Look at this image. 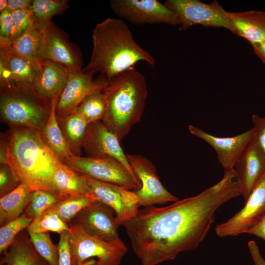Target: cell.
Returning <instances> with one entry per match:
<instances>
[{
	"label": "cell",
	"instance_id": "1",
	"mask_svg": "<svg viewBox=\"0 0 265 265\" xmlns=\"http://www.w3.org/2000/svg\"><path fill=\"white\" fill-rule=\"evenodd\" d=\"M235 170L199 194L163 207L138 210L123 226L142 265H157L196 248L213 223L217 210L241 195Z\"/></svg>",
	"mask_w": 265,
	"mask_h": 265
},
{
	"label": "cell",
	"instance_id": "2",
	"mask_svg": "<svg viewBox=\"0 0 265 265\" xmlns=\"http://www.w3.org/2000/svg\"><path fill=\"white\" fill-rule=\"evenodd\" d=\"M92 36V53L89 62L82 69L84 72H99L110 80L139 62L150 66L155 64L154 57L137 44L122 20L106 19L96 24Z\"/></svg>",
	"mask_w": 265,
	"mask_h": 265
},
{
	"label": "cell",
	"instance_id": "3",
	"mask_svg": "<svg viewBox=\"0 0 265 265\" xmlns=\"http://www.w3.org/2000/svg\"><path fill=\"white\" fill-rule=\"evenodd\" d=\"M7 132V164L17 180L32 191L43 189L57 195L53 177L62 162L46 144L40 132L10 126Z\"/></svg>",
	"mask_w": 265,
	"mask_h": 265
},
{
	"label": "cell",
	"instance_id": "4",
	"mask_svg": "<svg viewBox=\"0 0 265 265\" xmlns=\"http://www.w3.org/2000/svg\"><path fill=\"white\" fill-rule=\"evenodd\" d=\"M104 93L106 107L102 121L121 140L141 120L148 95L145 78L131 68L110 79Z\"/></svg>",
	"mask_w": 265,
	"mask_h": 265
},
{
	"label": "cell",
	"instance_id": "5",
	"mask_svg": "<svg viewBox=\"0 0 265 265\" xmlns=\"http://www.w3.org/2000/svg\"><path fill=\"white\" fill-rule=\"evenodd\" d=\"M52 100L42 96L32 83L15 81L0 83L1 120L9 127L41 132L49 117Z\"/></svg>",
	"mask_w": 265,
	"mask_h": 265
},
{
	"label": "cell",
	"instance_id": "6",
	"mask_svg": "<svg viewBox=\"0 0 265 265\" xmlns=\"http://www.w3.org/2000/svg\"><path fill=\"white\" fill-rule=\"evenodd\" d=\"M63 163L74 171L98 181L132 190L141 187L140 182L136 175L121 162L112 159L73 155Z\"/></svg>",
	"mask_w": 265,
	"mask_h": 265
},
{
	"label": "cell",
	"instance_id": "7",
	"mask_svg": "<svg viewBox=\"0 0 265 265\" xmlns=\"http://www.w3.org/2000/svg\"><path fill=\"white\" fill-rule=\"evenodd\" d=\"M69 226L72 265H81L93 258L101 265H120L127 252L125 245L108 242L88 234L79 227Z\"/></svg>",
	"mask_w": 265,
	"mask_h": 265
},
{
	"label": "cell",
	"instance_id": "8",
	"mask_svg": "<svg viewBox=\"0 0 265 265\" xmlns=\"http://www.w3.org/2000/svg\"><path fill=\"white\" fill-rule=\"evenodd\" d=\"M164 4L177 15L183 30L200 25L225 28L233 33L230 12L217 0L207 3L198 0H167Z\"/></svg>",
	"mask_w": 265,
	"mask_h": 265
},
{
	"label": "cell",
	"instance_id": "9",
	"mask_svg": "<svg viewBox=\"0 0 265 265\" xmlns=\"http://www.w3.org/2000/svg\"><path fill=\"white\" fill-rule=\"evenodd\" d=\"M38 60H49L68 72L82 70V58L79 49L70 42L65 32L51 22L42 32Z\"/></svg>",
	"mask_w": 265,
	"mask_h": 265
},
{
	"label": "cell",
	"instance_id": "10",
	"mask_svg": "<svg viewBox=\"0 0 265 265\" xmlns=\"http://www.w3.org/2000/svg\"><path fill=\"white\" fill-rule=\"evenodd\" d=\"M126 156L141 183V187L133 190L138 198L139 207L173 203L179 200L162 185L151 161L139 155L126 154Z\"/></svg>",
	"mask_w": 265,
	"mask_h": 265
},
{
	"label": "cell",
	"instance_id": "11",
	"mask_svg": "<svg viewBox=\"0 0 265 265\" xmlns=\"http://www.w3.org/2000/svg\"><path fill=\"white\" fill-rule=\"evenodd\" d=\"M81 228L88 234L108 242L125 245L118 233L115 213L107 205L98 201L80 211L68 224Z\"/></svg>",
	"mask_w": 265,
	"mask_h": 265
},
{
	"label": "cell",
	"instance_id": "12",
	"mask_svg": "<svg viewBox=\"0 0 265 265\" xmlns=\"http://www.w3.org/2000/svg\"><path fill=\"white\" fill-rule=\"evenodd\" d=\"M109 82L110 80L102 75L94 79V74L82 70L69 72L66 83L57 100V117H64L74 111L86 97L103 91Z\"/></svg>",
	"mask_w": 265,
	"mask_h": 265
},
{
	"label": "cell",
	"instance_id": "13",
	"mask_svg": "<svg viewBox=\"0 0 265 265\" xmlns=\"http://www.w3.org/2000/svg\"><path fill=\"white\" fill-rule=\"evenodd\" d=\"M111 10L119 17L136 25H180L177 15L157 0H110Z\"/></svg>",
	"mask_w": 265,
	"mask_h": 265
},
{
	"label": "cell",
	"instance_id": "14",
	"mask_svg": "<svg viewBox=\"0 0 265 265\" xmlns=\"http://www.w3.org/2000/svg\"><path fill=\"white\" fill-rule=\"evenodd\" d=\"M84 177L88 194L113 210L119 227L136 213L138 198L133 190Z\"/></svg>",
	"mask_w": 265,
	"mask_h": 265
},
{
	"label": "cell",
	"instance_id": "15",
	"mask_svg": "<svg viewBox=\"0 0 265 265\" xmlns=\"http://www.w3.org/2000/svg\"><path fill=\"white\" fill-rule=\"evenodd\" d=\"M265 214V173L254 187L244 206L227 221L218 224L216 234L220 238L246 233Z\"/></svg>",
	"mask_w": 265,
	"mask_h": 265
},
{
	"label": "cell",
	"instance_id": "16",
	"mask_svg": "<svg viewBox=\"0 0 265 265\" xmlns=\"http://www.w3.org/2000/svg\"><path fill=\"white\" fill-rule=\"evenodd\" d=\"M120 141L102 120L97 121L88 124L83 150L87 157L116 160L134 174Z\"/></svg>",
	"mask_w": 265,
	"mask_h": 265
},
{
	"label": "cell",
	"instance_id": "17",
	"mask_svg": "<svg viewBox=\"0 0 265 265\" xmlns=\"http://www.w3.org/2000/svg\"><path fill=\"white\" fill-rule=\"evenodd\" d=\"M188 130L213 148L224 173L234 169L237 160L254 136L253 128L237 135L223 137L214 136L191 125H189Z\"/></svg>",
	"mask_w": 265,
	"mask_h": 265
},
{
	"label": "cell",
	"instance_id": "18",
	"mask_svg": "<svg viewBox=\"0 0 265 265\" xmlns=\"http://www.w3.org/2000/svg\"><path fill=\"white\" fill-rule=\"evenodd\" d=\"M234 170L236 181L245 202L265 173V153L254 136L237 160Z\"/></svg>",
	"mask_w": 265,
	"mask_h": 265
},
{
	"label": "cell",
	"instance_id": "19",
	"mask_svg": "<svg viewBox=\"0 0 265 265\" xmlns=\"http://www.w3.org/2000/svg\"><path fill=\"white\" fill-rule=\"evenodd\" d=\"M233 33L242 37L252 46L265 41V12L247 10L230 12Z\"/></svg>",
	"mask_w": 265,
	"mask_h": 265
},
{
	"label": "cell",
	"instance_id": "20",
	"mask_svg": "<svg viewBox=\"0 0 265 265\" xmlns=\"http://www.w3.org/2000/svg\"><path fill=\"white\" fill-rule=\"evenodd\" d=\"M69 72L49 60H40V69L33 84L44 97L52 100L59 96L67 81Z\"/></svg>",
	"mask_w": 265,
	"mask_h": 265
},
{
	"label": "cell",
	"instance_id": "21",
	"mask_svg": "<svg viewBox=\"0 0 265 265\" xmlns=\"http://www.w3.org/2000/svg\"><path fill=\"white\" fill-rule=\"evenodd\" d=\"M2 255L0 265H50L34 248L27 230L18 234Z\"/></svg>",
	"mask_w": 265,
	"mask_h": 265
},
{
	"label": "cell",
	"instance_id": "22",
	"mask_svg": "<svg viewBox=\"0 0 265 265\" xmlns=\"http://www.w3.org/2000/svg\"><path fill=\"white\" fill-rule=\"evenodd\" d=\"M53 182L56 194L63 198L72 195L88 194L84 176L63 162L56 168Z\"/></svg>",
	"mask_w": 265,
	"mask_h": 265
},
{
	"label": "cell",
	"instance_id": "23",
	"mask_svg": "<svg viewBox=\"0 0 265 265\" xmlns=\"http://www.w3.org/2000/svg\"><path fill=\"white\" fill-rule=\"evenodd\" d=\"M57 118L72 153L77 156H81L89 124L81 115L76 111H73L64 117Z\"/></svg>",
	"mask_w": 265,
	"mask_h": 265
},
{
	"label": "cell",
	"instance_id": "24",
	"mask_svg": "<svg viewBox=\"0 0 265 265\" xmlns=\"http://www.w3.org/2000/svg\"><path fill=\"white\" fill-rule=\"evenodd\" d=\"M32 190L21 183L17 188L0 197V225L3 226L22 215L28 205Z\"/></svg>",
	"mask_w": 265,
	"mask_h": 265
},
{
	"label": "cell",
	"instance_id": "25",
	"mask_svg": "<svg viewBox=\"0 0 265 265\" xmlns=\"http://www.w3.org/2000/svg\"><path fill=\"white\" fill-rule=\"evenodd\" d=\"M58 97L52 100L49 117L40 133L46 144L63 162L73 154L67 145L57 121L56 106Z\"/></svg>",
	"mask_w": 265,
	"mask_h": 265
},
{
	"label": "cell",
	"instance_id": "26",
	"mask_svg": "<svg viewBox=\"0 0 265 265\" xmlns=\"http://www.w3.org/2000/svg\"><path fill=\"white\" fill-rule=\"evenodd\" d=\"M43 31L32 23L17 39L10 42H0V49L27 59L38 60Z\"/></svg>",
	"mask_w": 265,
	"mask_h": 265
},
{
	"label": "cell",
	"instance_id": "27",
	"mask_svg": "<svg viewBox=\"0 0 265 265\" xmlns=\"http://www.w3.org/2000/svg\"><path fill=\"white\" fill-rule=\"evenodd\" d=\"M0 60L11 73L12 81L33 84L40 69V60L27 59L0 49Z\"/></svg>",
	"mask_w": 265,
	"mask_h": 265
},
{
	"label": "cell",
	"instance_id": "28",
	"mask_svg": "<svg viewBox=\"0 0 265 265\" xmlns=\"http://www.w3.org/2000/svg\"><path fill=\"white\" fill-rule=\"evenodd\" d=\"M68 7L66 0H33L29 9L32 23L43 31L52 17L63 13Z\"/></svg>",
	"mask_w": 265,
	"mask_h": 265
},
{
	"label": "cell",
	"instance_id": "29",
	"mask_svg": "<svg viewBox=\"0 0 265 265\" xmlns=\"http://www.w3.org/2000/svg\"><path fill=\"white\" fill-rule=\"evenodd\" d=\"M96 201L90 194L72 195L56 203L47 211L55 213L68 224L80 211Z\"/></svg>",
	"mask_w": 265,
	"mask_h": 265
},
{
	"label": "cell",
	"instance_id": "30",
	"mask_svg": "<svg viewBox=\"0 0 265 265\" xmlns=\"http://www.w3.org/2000/svg\"><path fill=\"white\" fill-rule=\"evenodd\" d=\"M63 199L47 190H33L23 214L32 220L39 219L47 210Z\"/></svg>",
	"mask_w": 265,
	"mask_h": 265
},
{
	"label": "cell",
	"instance_id": "31",
	"mask_svg": "<svg viewBox=\"0 0 265 265\" xmlns=\"http://www.w3.org/2000/svg\"><path fill=\"white\" fill-rule=\"evenodd\" d=\"M106 107V100L103 91L96 92L86 97L76 108V111L88 124L103 120Z\"/></svg>",
	"mask_w": 265,
	"mask_h": 265
},
{
	"label": "cell",
	"instance_id": "32",
	"mask_svg": "<svg viewBox=\"0 0 265 265\" xmlns=\"http://www.w3.org/2000/svg\"><path fill=\"white\" fill-rule=\"evenodd\" d=\"M27 232L32 244L38 254L50 265H59L58 246L53 243L49 233H35L28 231Z\"/></svg>",
	"mask_w": 265,
	"mask_h": 265
},
{
	"label": "cell",
	"instance_id": "33",
	"mask_svg": "<svg viewBox=\"0 0 265 265\" xmlns=\"http://www.w3.org/2000/svg\"><path fill=\"white\" fill-rule=\"evenodd\" d=\"M32 219L23 214L17 218L0 226V254L3 255L8 250L16 237L27 229Z\"/></svg>",
	"mask_w": 265,
	"mask_h": 265
},
{
	"label": "cell",
	"instance_id": "34",
	"mask_svg": "<svg viewBox=\"0 0 265 265\" xmlns=\"http://www.w3.org/2000/svg\"><path fill=\"white\" fill-rule=\"evenodd\" d=\"M35 233L53 232L59 234L70 232V228L55 213L46 211L39 219L33 220L26 229Z\"/></svg>",
	"mask_w": 265,
	"mask_h": 265
},
{
	"label": "cell",
	"instance_id": "35",
	"mask_svg": "<svg viewBox=\"0 0 265 265\" xmlns=\"http://www.w3.org/2000/svg\"><path fill=\"white\" fill-rule=\"evenodd\" d=\"M13 29L11 36L8 41H12L20 36L32 23L29 10H17L12 11Z\"/></svg>",
	"mask_w": 265,
	"mask_h": 265
},
{
	"label": "cell",
	"instance_id": "36",
	"mask_svg": "<svg viewBox=\"0 0 265 265\" xmlns=\"http://www.w3.org/2000/svg\"><path fill=\"white\" fill-rule=\"evenodd\" d=\"M21 183L8 164L0 166V196L2 197L17 188Z\"/></svg>",
	"mask_w": 265,
	"mask_h": 265
},
{
	"label": "cell",
	"instance_id": "37",
	"mask_svg": "<svg viewBox=\"0 0 265 265\" xmlns=\"http://www.w3.org/2000/svg\"><path fill=\"white\" fill-rule=\"evenodd\" d=\"M59 235V240L57 245L59 265H72L69 232H64Z\"/></svg>",
	"mask_w": 265,
	"mask_h": 265
},
{
	"label": "cell",
	"instance_id": "38",
	"mask_svg": "<svg viewBox=\"0 0 265 265\" xmlns=\"http://www.w3.org/2000/svg\"><path fill=\"white\" fill-rule=\"evenodd\" d=\"M13 29L12 11L7 8L0 14V41L9 40Z\"/></svg>",
	"mask_w": 265,
	"mask_h": 265
},
{
	"label": "cell",
	"instance_id": "39",
	"mask_svg": "<svg viewBox=\"0 0 265 265\" xmlns=\"http://www.w3.org/2000/svg\"><path fill=\"white\" fill-rule=\"evenodd\" d=\"M251 120L253 124L254 137L261 149L265 153V116L253 114Z\"/></svg>",
	"mask_w": 265,
	"mask_h": 265
},
{
	"label": "cell",
	"instance_id": "40",
	"mask_svg": "<svg viewBox=\"0 0 265 265\" xmlns=\"http://www.w3.org/2000/svg\"><path fill=\"white\" fill-rule=\"evenodd\" d=\"M246 233L256 236L265 240V214Z\"/></svg>",
	"mask_w": 265,
	"mask_h": 265
},
{
	"label": "cell",
	"instance_id": "41",
	"mask_svg": "<svg viewBox=\"0 0 265 265\" xmlns=\"http://www.w3.org/2000/svg\"><path fill=\"white\" fill-rule=\"evenodd\" d=\"M248 247L255 265H265V261L262 257L258 245L254 240L248 242Z\"/></svg>",
	"mask_w": 265,
	"mask_h": 265
},
{
	"label": "cell",
	"instance_id": "42",
	"mask_svg": "<svg viewBox=\"0 0 265 265\" xmlns=\"http://www.w3.org/2000/svg\"><path fill=\"white\" fill-rule=\"evenodd\" d=\"M32 0H8L7 8L13 11L17 10H29Z\"/></svg>",
	"mask_w": 265,
	"mask_h": 265
},
{
	"label": "cell",
	"instance_id": "43",
	"mask_svg": "<svg viewBox=\"0 0 265 265\" xmlns=\"http://www.w3.org/2000/svg\"><path fill=\"white\" fill-rule=\"evenodd\" d=\"M8 132L1 133L0 144V163L7 164Z\"/></svg>",
	"mask_w": 265,
	"mask_h": 265
},
{
	"label": "cell",
	"instance_id": "44",
	"mask_svg": "<svg viewBox=\"0 0 265 265\" xmlns=\"http://www.w3.org/2000/svg\"><path fill=\"white\" fill-rule=\"evenodd\" d=\"M256 55L265 64V41L260 44L252 46Z\"/></svg>",
	"mask_w": 265,
	"mask_h": 265
},
{
	"label": "cell",
	"instance_id": "45",
	"mask_svg": "<svg viewBox=\"0 0 265 265\" xmlns=\"http://www.w3.org/2000/svg\"><path fill=\"white\" fill-rule=\"evenodd\" d=\"M81 265H101L99 262L94 258L89 259L83 262Z\"/></svg>",
	"mask_w": 265,
	"mask_h": 265
},
{
	"label": "cell",
	"instance_id": "46",
	"mask_svg": "<svg viewBox=\"0 0 265 265\" xmlns=\"http://www.w3.org/2000/svg\"><path fill=\"white\" fill-rule=\"evenodd\" d=\"M8 0H0V11L2 12L7 8Z\"/></svg>",
	"mask_w": 265,
	"mask_h": 265
}]
</instances>
